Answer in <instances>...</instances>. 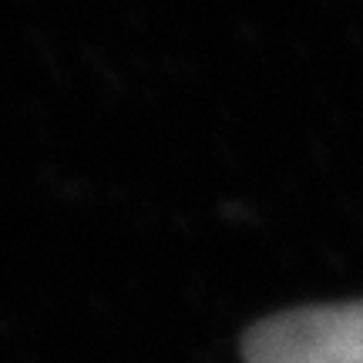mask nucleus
Returning <instances> with one entry per match:
<instances>
[{
  "label": "nucleus",
  "mask_w": 363,
  "mask_h": 363,
  "mask_svg": "<svg viewBox=\"0 0 363 363\" xmlns=\"http://www.w3.org/2000/svg\"><path fill=\"white\" fill-rule=\"evenodd\" d=\"M246 363H363V299L276 313L242 340Z\"/></svg>",
  "instance_id": "obj_1"
}]
</instances>
